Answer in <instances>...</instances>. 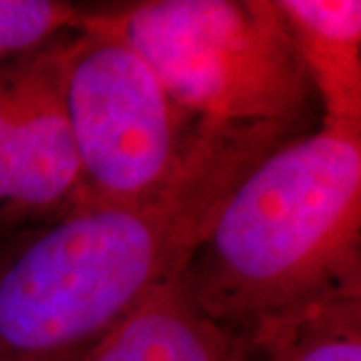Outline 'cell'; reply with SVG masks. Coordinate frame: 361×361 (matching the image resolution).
Masks as SVG:
<instances>
[{
	"instance_id": "4",
	"label": "cell",
	"mask_w": 361,
	"mask_h": 361,
	"mask_svg": "<svg viewBox=\"0 0 361 361\" xmlns=\"http://www.w3.org/2000/svg\"><path fill=\"white\" fill-rule=\"evenodd\" d=\"M63 92L78 163V209L137 205L161 195L203 129L97 8L65 39Z\"/></svg>"
},
{
	"instance_id": "2",
	"label": "cell",
	"mask_w": 361,
	"mask_h": 361,
	"mask_svg": "<svg viewBox=\"0 0 361 361\" xmlns=\"http://www.w3.org/2000/svg\"><path fill=\"white\" fill-rule=\"evenodd\" d=\"M215 323L241 334L361 281V123H323L261 157L183 271Z\"/></svg>"
},
{
	"instance_id": "10",
	"label": "cell",
	"mask_w": 361,
	"mask_h": 361,
	"mask_svg": "<svg viewBox=\"0 0 361 361\" xmlns=\"http://www.w3.org/2000/svg\"><path fill=\"white\" fill-rule=\"evenodd\" d=\"M322 305L334 307V310L341 311V313L349 315L351 319L361 323V281L357 285H353L351 289H348L345 293H341L339 297L327 301V303H322Z\"/></svg>"
},
{
	"instance_id": "7",
	"label": "cell",
	"mask_w": 361,
	"mask_h": 361,
	"mask_svg": "<svg viewBox=\"0 0 361 361\" xmlns=\"http://www.w3.org/2000/svg\"><path fill=\"white\" fill-rule=\"evenodd\" d=\"M82 361H233V336L197 305L180 273L116 323Z\"/></svg>"
},
{
	"instance_id": "9",
	"label": "cell",
	"mask_w": 361,
	"mask_h": 361,
	"mask_svg": "<svg viewBox=\"0 0 361 361\" xmlns=\"http://www.w3.org/2000/svg\"><path fill=\"white\" fill-rule=\"evenodd\" d=\"M87 11L63 0H0V68L77 30Z\"/></svg>"
},
{
	"instance_id": "8",
	"label": "cell",
	"mask_w": 361,
	"mask_h": 361,
	"mask_svg": "<svg viewBox=\"0 0 361 361\" xmlns=\"http://www.w3.org/2000/svg\"><path fill=\"white\" fill-rule=\"evenodd\" d=\"M233 336V361H361V323L317 305Z\"/></svg>"
},
{
	"instance_id": "6",
	"label": "cell",
	"mask_w": 361,
	"mask_h": 361,
	"mask_svg": "<svg viewBox=\"0 0 361 361\" xmlns=\"http://www.w3.org/2000/svg\"><path fill=\"white\" fill-rule=\"evenodd\" d=\"M323 123H361V0H275Z\"/></svg>"
},
{
	"instance_id": "5",
	"label": "cell",
	"mask_w": 361,
	"mask_h": 361,
	"mask_svg": "<svg viewBox=\"0 0 361 361\" xmlns=\"http://www.w3.org/2000/svg\"><path fill=\"white\" fill-rule=\"evenodd\" d=\"M68 35L0 68V223L39 227L78 209L63 92Z\"/></svg>"
},
{
	"instance_id": "3",
	"label": "cell",
	"mask_w": 361,
	"mask_h": 361,
	"mask_svg": "<svg viewBox=\"0 0 361 361\" xmlns=\"http://www.w3.org/2000/svg\"><path fill=\"white\" fill-rule=\"evenodd\" d=\"M97 11L197 121L307 127L315 92L275 0H141Z\"/></svg>"
},
{
	"instance_id": "1",
	"label": "cell",
	"mask_w": 361,
	"mask_h": 361,
	"mask_svg": "<svg viewBox=\"0 0 361 361\" xmlns=\"http://www.w3.org/2000/svg\"><path fill=\"white\" fill-rule=\"evenodd\" d=\"M285 127L203 123L179 177L137 205L85 207L39 225L0 261V361H82L180 275L233 187Z\"/></svg>"
}]
</instances>
